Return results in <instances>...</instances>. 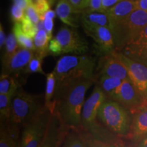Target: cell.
<instances>
[{
  "label": "cell",
  "instance_id": "6da1fadb",
  "mask_svg": "<svg viewBox=\"0 0 147 147\" xmlns=\"http://www.w3.org/2000/svg\"><path fill=\"white\" fill-rule=\"evenodd\" d=\"M94 79H81L55 91L53 102L60 119L67 127L78 130L82 128V112L87 90Z\"/></svg>",
  "mask_w": 147,
  "mask_h": 147
},
{
  "label": "cell",
  "instance_id": "7a4b0ae2",
  "mask_svg": "<svg viewBox=\"0 0 147 147\" xmlns=\"http://www.w3.org/2000/svg\"><path fill=\"white\" fill-rule=\"evenodd\" d=\"M95 68L94 59L87 55L61 57L53 70L57 79L56 90L81 79L95 80Z\"/></svg>",
  "mask_w": 147,
  "mask_h": 147
},
{
  "label": "cell",
  "instance_id": "3957f363",
  "mask_svg": "<svg viewBox=\"0 0 147 147\" xmlns=\"http://www.w3.org/2000/svg\"><path fill=\"white\" fill-rule=\"evenodd\" d=\"M97 118L116 135L126 136L129 134L132 119L126 108L117 101L107 99L99 110Z\"/></svg>",
  "mask_w": 147,
  "mask_h": 147
},
{
  "label": "cell",
  "instance_id": "277c9868",
  "mask_svg": "<svg viewBox=\"0 0 147 147\" xmlns=\"http://www.w3.org/2000/svg\"><path fill=\"white\" fill-rule=\"evenodd\" d=\"M147 25V12L138 8L127 17L110 27L115 50L122 51Z\"/></svg>",
  "mask_w": 147,
  "mask_h": 147
},
{
  "label": "cell",
  "instance_id": "5b68a950",
  "mask_svg": "<svg viewBox=\"0 0 147 147\" xmlns=\"http://www.w3.org/2000/svg\"><path fill=\"white\" fill-rule=\"evenodd\" d=\"M41 97L19 88L12 99L9 123L18 127L25 125L43 106L41 104Z\"/></svg>",
  "mask_w": 147,
  "mask_h": 147
},
{
  "label": "cell",
  "instance_id": "8992f818",
  "mask_svg": "<svg viewBox=\"0 0 147 147\" xmlns=\"http://www.w3.org/2000/svg\"><path fill=\"white\" fill-rule=\"evenodd\" d=\"M45 104L24 125L18 147H38L45 137L53 115Z\"/></svg>",
  "mask_w": 147,
  "mask_h": 147
},
{
  "label": "cell",
  "instance_id": "52a82bcc",
  "mask_svg": "<svg viewBox=\"0 0 147 147\" xmlns=\"http://www.w3.org/2000/svg\"><path fill=\"white\" fill-rule=\"evenodd\" d=\"M88 50L87 42L74 29L63 27L60 29L49 43V54L57 56L65 53L83 54Z\"/></svg>",
  "mask_w": 147,
  "mask_h": 147
},
{
  "label": "cell",
  "instance_id": "ba28073f",
  "mask_svg": "<svg viewBox=\"0 0 147 147\" xmlns=\"http://www.w3.org/2000/svg\"><path fill=\"white\" fill-rule=\"evenodd\" d=\"M107 100L105 93L97 84L91 95L84 102L82 112V126L84 131L89 132L98 123L96 121L97 113L102 104Z\"/></svg>",
  "mask_w": 147,
  "mask_h": 147
},
{
  "label": "cell",
  "instance_id": "9c48e42d",
  "mask_svg": "<svg viewBox=\"0 0 147 147\" xmlns=\"http://www.w3.org/2000/svg\"><path fill=\"white\" fill-rule=\"evenodd\" d=\"M99 76H108L121 80L129 78L126 65L119 57L118 51L114 50L101 57L97 66Z\"/></svg>",
  "mask_w": 147,
  "mask_h": 147
},
{
  "label": "cell",
  "instance_id": "30bf717a",
  "mask_svg": "<svg viewBox=\"0 0 147 147\" xmlns=\"http://www.w3.org/2000/svg\"><path fill=\"white\" fill-rule=\"evenodd\" d=\"M119 57L126 65L129 78L142 97H147V65L132 59L122 53L118 52Z\"/></svg>",
  "mask_w": 147,
  "mask_h": 147
},
{
  "label": "cell",
  "instance_id": "8fae6325",
  "mask_svg": "<svg viewBox=\"0 0 147 147\" xmlns=\"http://www.w3.org/2000/svg\"><path fill=\"white\" fill-rule=\"evenodd\" d=\"M68 129L60 119L57 112L55 110L45 137L38 147H58L68 133Z\"/></svg>",
  "mask_w": 147,
  "mask_h": 147
},
{
  "label": "cell",
  "instance_id": "7c38bea8",
  "mask_svg": "<svg viewBox=\"0 0 147 147\" xmlns=\"http://www.w3.org/2000/svg\"><path fill=\"white\" fill-rule=\"evenodd\" d=\"M132 115L131 130L128 135L134 141H139L147 135V97L136 108L129 110Z\"/></svg>",
  "mask_w": 147,
  "mask_h": 147
},
{
  "label": "cell",
  "instance_id": "4fadbf2b",
  "mask_svg": "<svg viewBox=\"0 0 147 147\" xmlns=\"http://www.w3.org/2000/svg\"><path fill=\"white\" fill-rule=\"evenodd\" d=\"M121 53L147 65V25Z\"/></svg>",
  "mask_w": 147,
  "mask_h": 147
},
{
  "label": "cell",
  "instance_id": "5bb4252c",
  "mask_svg": "<svg viewBox=\"0 0 147 147\" xmlns=\"http://www.w3.org/2000/svg\"><path fill=\"white\" fill-rule=\"evenodd\" d=\"M35 55V51L21 48L11 57L2 63V71L16 76L20 71L24 70L27 64Z\"/></svg>",
  "mask_w": 147,
  "mask_h": 147
},
{
  "label": "cell",
  "instance_id": "9a60e30c",
  "mask_svg": "<svg viewBox=\"0 0 147 147\" xmlns=\"http://www.w3.org/2000/svg\"><path fill=\"white\" fill-rule=\"evenodd\" d=\"M95 43V49L102 56L115 50L113 33L109 27L100 26L85 32Z\"/></svg>",
  "mask_w": 147,
  "mask_h": 147
},
{
  "label": "cell",
  "instance_id": "2e32d148",
  "mask_svg": "<svg viewBox=\"0 0 147 147\" xmlns=\"http://www.w3.org/2000/svg\"><path fill=\"white\" fill-rule=\"evenodd\" d=\"M143 99L129 78L123 80L115 101L131 110L139 106Z\"/></svg>",
  "mask_w": 147,
  "mask_h": 147
},
{
  "label": "cell",
  "instance_id": "e0dca14e",
  "mask_svg": "<svg viewBox=\"0 0 147 147\" xmlns=\"http://www.w3.org/2000/svg\"><path fill=\"white\" fill-rule=\"evenodd\" d=\"M138 0H122L107 10L110 27L118 23L138 9Z\"/></svg>",
  "mask_w": 147,
  "mask_h": 147
},
{
  "label": "cell",
  "instance_id": "ac0fdd59",
  "mask_svg": "<svg viewBox=\"0 0 147 147\" xmlns=\"http://www.w3.org/2000/svg\"><path fill=\"white\" fill-rule=\"evenodd\" d=\"M82 12V10L75 8L69 0H59L56 8V13L61 21L71 27L78 26L77 15Z\"/></svg>",
  "mask_w": 147,
  "mask_h": 147
},
{
  "label": "cell",
  "instance_id": "d6986e66",
  "mask_svg": "<svg viewBox=\"0 0 147 147\" xmlns=\"http://www.w3.org/2000/svg\"><path fill=\"white\" fill-rule=\"evenodd\" d=\"M80 19L84 32L100 26L110 27L109 19L106 12H93L87 10L82 12Z\"/></svg>",
  "mask_w": 147,
  "mask_h": 147
},
{
  "label": "cell",
  "instance_id": "ffe728a7",
  "mask_svg": "<svg viewBox=\"0 0 147 147\" xmlns=\"http://www.w3.org/2000/svg\"><path fill=\"white\" fill-rule=\"evenodd\" d=\"M19 127L9 122H1L0 147H17L18 146Z\"/></svg>",
  "mask_w": 147,
  "mask_h": 147
},
{
  "label": "cell",
  "instance_id": "44dd1931",
  "mask_svg": "<svg viewBox=\"0 0 147 147\" xmlns=\"http://www.w3.org/2000/svg\"><path fill=\"white\" fill-rule=\"evenodd\" d=\"M38 30L34 38L35 46V53L42 57H46L49 55V47L52 36L48 34L43 26V21H40L38 24Z\"/></svg>",
  "mask_w": 147,
  "mask_h": 147
},
{
  "label": "cell",
  "instance_id": "7402d4cb",
  "mask_svg": "<svg viewBox=\"0 0 147 147\" xmlns=\"http://www.w3.org/2000/svg\"><path fill=\"white\" fill-rule=\"evenodd\" d=\"M123 80L108 76H100L98 85L100 86L108 100H116Z\"/></svg>",
  "mask_w": 147,
  "mask_h": 147
},
{
  "label": "cell",
  "instance_id": "603a6c76",
  "mask_svg": "<svg viewBox=\"0 0 147 147\" xmlns=\"http://www.w3.org/2000/svg\"><path fill=\"white\" fill-rule=\"evenodd\" d=\"M20 87V82L14 76L1 72L0 76V94L14 95Z\"/></svg>",
  "mask_w": 147,
  "mask_h": 147
},
{
  "label": "cell",
  "instance_id": "cb8c5ba5",
  "mask_svg": "<svg viewBox=\"0 0 147 147\" xmlns=\"http://www.w3.org/2000/svg\"><path fill=\"white\" fill-rule=\"evenodd\" d=\"M46 77H47V85H46L45 95V105L49 108L53 113H54L56 109V104L53 102V98L56 90V76L54 71H52L46 74Z\"/></svg>",
  "mask_w": 147,
  "mask_h": 147
},
{
  "label": "cell",
  "instance_id": "d4e9b609",
  "mask_svg": "<svg viewBox=\"0 0 147 147\" xmlns=\"http://www.w3.org/2000/svg\"><path fill=\"white\" fill-rule=\"evenodd\" d=\"M12 32L15 35L16 40L20 47L35 51V46L34 42L32 40L33 38L29 37L23 32L21 23H14Z\"/></svg>",
  "mask_w": 147,
  "mask_h": 147
},
{
  "label": "cell",
  "instance_id": "484cf974",
  "mask_svg": "<svg viewBox=\"0 0 147 147\" xmlns=\"http://www.w3.org/2000/svg\"><path fill=\"white\" fill-rule=\"evenodd\" d=\"M14 95L0 94V119L1 122H9L12 102Z\"/></svg>",
  "mask_w": 147,
  "mask_h": 147
},
{
  "label": "cell",
  "instance_id": "4316f807",
  "mask_svg": "<svg viewBox=\"0 0 147 147\" xmlns=\"http://www.w3.org/2000/svg\"><path fill=\"white\" fill-rule=\"evenodd\" d=\"M63 147H88L81 134L76 129L67 133L64 138Z\"/></svg>",
  "mask_w": 147,
  "mask_h": 147
},
{
  "label": "cell",
  "instance_id": "83f0119b",
  "mask_svg": "<svg viewBox=\"0 0 147 147\" xmlns=\"http://www.w3.org/2000/svg\"><path fill=\"white\" fill-rule=\"evenodd\" d=\"M18 47H20L16 40L15 35L14 33H10L7 37L5 43V52L3 57L2 63L9 59L18 51Z\"/></svg>",
  "mask_w": 147,
  "mask_h": 147
},
{
  "label": "cell",
  "instance_id": "f1b7e54d",
  "mask_svg": "<svg viewBox=\"0 0 147 147\" xmlns=\"http://www.w3.org/2000/svg\"><path fill=\"white\" fill-rule=\"evenodd\" d=\"M44 57L40 56L35 53V55L29 63L27 64L23 70L24 74H33V73H40L45 74V71L42 69V62H43Z\"/></svg>",
  "mask_w": 147,
  "mask_h": 147
},
{
  "label": "cell",
  "instance_id": "f546056e",
  "mask_svg": "<svg viewBox=\"0 0 147 147\" xmlns=\"http://www.w3.org/2000/svg\"><path fill=\"white\" fill-rule=\"evenodd\" d=\"M78 131L81 132L80 134L83 137L88 147H123L118 144H108V143L100 142V141L97 140L95 139L93 137H92L87 131H86L87 132L86 134L84 133L85 131H84V130L82 128L78 130Z\"/></svg>",
  "mask_w": 147,
  "mask_h": 147
},
{
  "label": "cell",
  "instance_id": "4dcf8cb0",
  "mask_svg": "<svg viewBox=\"0 0 147 147\" xmlns=\"http://www.w3.org/2000/svg\"><path fill=\"white\" fill-rule=\"evenodd\" d=\"M21 23L23 32L29 37H30L32 38H34V37L36 36V33L38 32V25L34 24L26 16H25V18H23V21Z\"/></svg>",
  "mask_w": 147,
  "mask_h": 147
},
{
  "label": "cell",
  "instance_id": "1f68e13d",
  "mask_svg": "<svg viewBox=\"0 0 147 147\" xmlns=\"http://www.w3.org/2000/svg\"><path fill=\"white\" fill-rule=\"evenodd\" d=\"M34 4L39 13L40 21H42L45 14L50 10L53 3L50 0H34Z\"/></svg>",
  "mask_w": 147,
  "mask_h": 147
},
{
  "label": "cell",
  "instance_id": "d6a6232c",
  "mask_svg": "<svg viewBox=\"0 0 147 147\" xmlns=\"http://www.w3.org/2000/svg\"><path fill=\"white\" fill-rule=\"evenodd\" d=\"M11 18L14 23H21L25 16V10L19 7L18 5L14 4L11 8Z\"/></svg>",
  "mask_w": 147,
  "mask_h": 147
},
{
  "label": "cell",
  "instance_id": "836d02e7",
  "mask_svg": "<svg viewBox=\"0 0 147 147\" xmlns=\"http://www.w3.org/2000/svg\"><path fill=\"white\" fill-rule=\"evenodd\" d=\"M25 16L32 21L36 25H38L40 21L39 13L36 8L34 2L29 5L26 10H25Z\"/></svg>",
  "mask_w": 147,
  "mask_h": 147
},
{
  "label": "cell",
  "instance_id": "e575fe53",
  "mask_svg": "<svg viewBox=\"0 0 147 147\" xmlns=\"http://www.w3.org/2000/svg\"><path fill=\"white\" fill-rule=\"evenodd\" d=\"M88 10L93 12H106L102 7V0H90Z\"/></svg>",
  "mask_w": 147,
  "mask_h": 147
},
{
  "label": "cell",
  "instance_id": "d590c367",
  "mask_svg": "<svg viewBox=\"0 0 147 147\" xmlns=\"http://www.w3.org/2000/svg\"><path fill=\"white\" fill-rule=\"evenodd\" d=\"M69 2L75 8L79 10H83L89 7L90 0H69Z\"/></svg>",
  "mask_w": 147,
  "mask_h": 147
},
{
  "label": "cell",
  "instance_id": "8d00e7d4",
  "mask_svg": "<svg viewBox=\"0 0 147 147\" xmlns=\"http://www.w3.org/2000/svg\"><path fill=\"white\" fill-rule=\"evenodd\" d=\"M53 19L54 18H50V17H45L44 18L43 21V26L44 28L47 32L48 34L51 36H52V32L53 27H54V22H53Z\"/></svg>",
  "mask_w": 147,
  "mask_h": 147
},
{
  "label": "cell",
  "instance_id": "74e56055",
  "mask_svg": "<svg viewBox=\"0 0 147 147\" xmlns=\"http://www.w3.org/2000/svg\"><path fill=\"white\" fill-rule=\"evenodd\" d=\"M122 0H102V7L105 12H107L108 10L111 8L112 7L120 2Z\"/></svg>",
  "mask_w": 147,
  "mask_h": 147
},
{
  "label": "cell",
  "instance_id": "f35d334b",
  "mask_svg": "<svg viewBox=\"0 0 147 147\" xmlns=\"http://www.w3.org/2000/svg\"><path fill=\"white\" fill-rule=\"evenodd\" d=\"M13 2L14 4L18 5L25 10L28 8L29 5L34 3V1L33 0H13Z\"/></svg>",
  "mask_w": 147,
  "mask_h": 147
},
{
  "label": "cell",
  "instance_id": "ab89813d",
  "mask_svg": "<svg viewBox=\"0 0 147 147\" xmlns=\"http://www.w3.org/2000/svg\"><path fill=\"white\" fill-rule=\"evenodd\" d=\"M5 41H6V38H5V33L3 31L2 25H0V47L1 49L2 48L3 45H5Z\"/></svg>",
  "mask_w": 147,
  "mask_h": 147
},
{
  "label": "cell",
  "instance_id": "60d3db41",
  "mask_svg": "<svg viewBox=\"0 0 147 147\" xmlns=\"http://www.w3.org/2000/svg\"><path fill=\"white\" fill-rule=\"evenodd\" d=\"M138 8L147 12V0H138Z\"/></svg>",
  "mask_w": 147,
  "mask_h": 147
},
{
  "label": "cell",
  "instance_id": "b9f144b4",
  "mask_svg": "<svg viewBox=\"0 0 147 147\" xmlns=\"http://www.w3.org/2000/svg\"><path fill=\"white\" fill-rule=\"evenodd\" d=\"M136 147H147V135L140 140L138 144Z\"/></svg>",
  "mask_w": 147,
  "mask_h": 147
},
{
  "label": "cell",
  "instance_id": "7bdbcfd3",
  "mask_svg": "<svg viewBox=\"0 0 147 147\" xmlns=\"http://www.w3.org/2000/svg\"><path fill=\"white\" fill-rule=\"evenodd\" d=\"M50 1H51V3H53V1H54V0H50Z\"/></svg>",
  "mask_w": 147,
  "mask_h": 147
}]
</instances>
